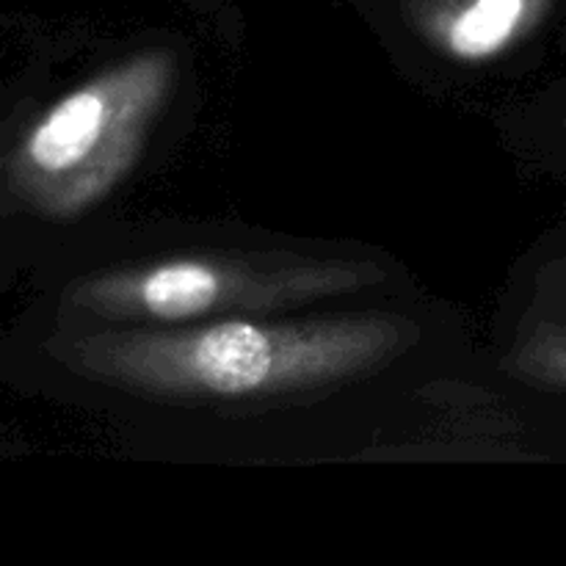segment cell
<instances>
[{
	"mask_svg": "<svg viewBox=\"0 0 566 566\" xmlns=\"http://www.w3.org/2000/svg\"><path fill=\"white\" fill-rule=\"evenodd\" d=\"M227 296V276L205 260H169L122 280L114 302L142 318L180 324L193 321L221 304Z\"/></svg>",
	"mask_w": 566,
	"mask_h": 566,
	"instance_id": "cell-2",
	"label": "cell"
},
{
	"mask_svg": "<svg viewBox=\"0 0 566 566\" xmlns=\"http://www.w3.org/2000/svg\"><path fill=\"white\" fill-rule=\"evenodd\" d=\"M528 14V0H462L446 22V44L468 61L501 53Z\"/></svg>",
	"mask_w": 566,
	"mask_h": 566,
	"instance_id": "cell-4",
	"label": "cell"
},
{
	"mask_svg": "<svg viewBox=\"0 0 566 566\" xmlns=\"http://www.w3.org/2000/svg\"><path fill=\"white\" fill-rule=\"evenodd\" d=\"M116 94L108 86L77 88L61 99L33 130L28 158L48 175H64L86 164L114 130Z\"/></svg>",
	"mask_w": 566,
	"mask_h": 566,
	"instance_id": "cell-3",
	"label": "cell"
},
{
	"mask_svg": "<svg viewBox=\"0 0 566 566\" xmlns=\"http://www.w3.org/2000/svg\"><path fill=\"white\" fill-rule=\"evenodd\" d=\"M359 348L352 329L227 321L171 337L130 340L119 348V370L164 390L252 396L329 376L352 363Z\"/></svg>",
	"mask_w": 566,
	"mask_h": 566,
	"instance_id": "cell-1",
	"label": "cell"
}]
</instances>
